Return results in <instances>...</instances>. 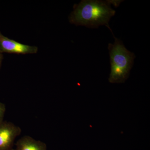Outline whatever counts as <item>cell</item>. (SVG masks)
I'll return each mask as SVG.
<instances>
[{
  "label": "cell",
  "instance_id": "1",
  "mask_svg": "<svg viewBox=\"0 0 150 150\" xmlns=\"http://www.w3.org/2000/svg\"><path fill=\"white\" fill-rule=\"evenodd\" d=\"M110 1L82 0L74 6L69 17V22L76 25L97 28L100 25H109L110 19L115 11L111 7Z\"/></svg>",
  "mask_w": 150,
  "mask_h": 150
},
{
  "label": "cell",
  "instance_id": "2",
  "mask_svg": "<svg viewBox=\"0 0 150 150\" xmlns=\"http://www.w3.org/2000/svg\"><path fill=\"white\" fill-rule=\"evenodd\" d=\"M107 27L115 39L113 44L108 45L111 69L108 81L110 83H123L129 78L136 56L126 49L122 41L115 37L109 26Z\"/></svg>",
  "mask_w": 150,
  "mask_h": 150
},
{
  "label": "cell",
  "instance_id": "3",
  "mask_svg": "<svg viewBox=\"0 0 150 150\" xmlns=\"http://www.w3.org/2000/svg\"><path fill=\"white\" fill-rule=\"evenodd\" d=\"M21 133V129L11 122H0V150H12L16 138Z\"/></svg>",
  "mask_w": 150,
  "mask_h": 150
},
{
  "label": "cell",
  "instance_id": "4",
  "mask_svg": "<svg viewBox=\"0 0 150 150\" xmlns=\"http://www.w3.org/2000/svg\"><path fill=\"white\" fill-rule=\"evenodd\" d=\"M36 46L25 45L5 37L0 32V53L26 54H36Z\"/></svg>",
  "mask_w": 150,
  "mask_h": 150
},
{
  "label": "cell",
  "instance_id": "5",
  "mask_svg": "<svg viewBox=\"0 0 150 150\" xmlns=\"http://www.w3.org/2000/svg\"><path fill=\"white\" fill-rule=\"evenodd\" d=\"M16 146L15 149L12 150H47V146L45 143L28 136L19 139Z\"/></svg>",
  "mask_w": 150,
  "mask_h": 150
},
{
  "label": "cell",
  "instance_id": "6",
  "mask_svg": "<svg viewBox=\"0 0 150 150\" xmlns=\"http://www.w3.org/2000/svg\"><path fill=\"white\" fill-rule=\"evenodd\" d=\"M6 110V106L5 104L2 103H0V122L4 121Z\"/></svg>",
  "mask_w": 150,
  "mask_h": 150
},
{
  "label": "cell",
  "instance_id": "7",
  "mask_svg": "<svg viewBox=\"0 0 150 150\" xmlns=\"http://www.w3.org/2000/svg\"><path fill=\"white\" fill-rule=\"evenodd\" d=\"M3 60V55L2 54L0 53V69L1 67L2 62Z\"/></svg>",
  "mask_w": 150,
  "mask_h": 150
}]
</instances>
